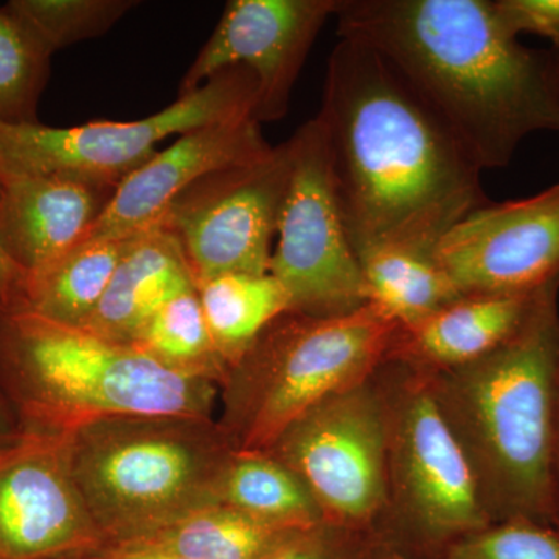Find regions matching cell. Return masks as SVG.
Returning a JSON list of instances; mask_svg holds the SVG:
<instances>
[{"label": "cell", "instance_id": "obj_5", "mask_svg": "<svg viewBox=\"0 0 559 559\" xmlns=\"http://www.w3.org/2000/svg\"><path fill=\"white\" fill-rule=\"evenodd\" d=\"M399 329L371 304L331 318L288 312L275 320L238 364L253 380L240 451H270L312 407L373 378Z\"/></svg>", "mask_w": 559, "mask_h": 559}, {"label": "cell", "instance_id": "obj_35", "mask_svg": "<svg viewBox=\"0 0 559 559\" xmlns=\"http://www.w3.org/2000/svg\"><path fill=\"white\" fill-rule=\"evenodd\" d=\"M400 559H407V558H400Z\"/></svg>", "mask_w": 559, "mask_h": 559}, {"label": "cell", "instance_id": "obj_24", "mask_svg": "<svg viewBox=\"0 0 559 559\" xmlns=\"http://www.w3.org/2000/svg\"><path fill=\"white\" fill-rule=\"evenodd\" d=\"M131 345L167 366L209 377L221 366L197 286L176 294L151 316Z\"/></svg>", "mask_w": 559, "mask_h": 559}, {"label": "cell", "instance_id": "obj_9", "mask_svg": "<svg viewBox=\"0 0 559 559\" xmlns=\"http://www.w3.org/2000/svg\"><path fill=\"white\" fill-rule=\"evenodd\" d=\"M374 377L312 407L267 451L341 527H380L389 511L388 395Z\"/></svg>", "mask_w": 559, "mask_h": 559}, {"label": "cell", "instance_id": "obj_19", "mask_svg": "<svg viewBox=\"0 0 559 559\" xmlns=\"http://www.w3.org/2000/svg\"><path fill=\"white\" fill-rule=\"evenodd\" d=\"M301 532L216 502L123 546L148 547L183 559H270Z\"/></svg>", "mask_w": 559, "mask_h": 559}, {"label": "cell", "instance_id": "obj_8", "mask_svg": "<svg viewBox=\"0 0 559 559\" xmlns=\"http://www.w3.org/2000/svg\"><path fill=\"white\" fill-rule=\"evenodd\" d=\"M395 364V362H393ZM400 366V364H396ZM403 369L385 390L389 406V510L396 540L440 554L492 524L465 451L423 371ZM393 530V532H395Z\"/></svg>", "mask_w": 559, "mask_h": 559}, {"label": "cell", "instance_id": "obj_21", "mask_svg": "<svg viewBox=\"0 0 559 559\" xmlns=\"http://www.w3.org/2000/svg\"><path fill=\"white\" fill-rule=\"evenodd\" d=\"M213 344L223 362L238 366L263 331L290 312L288 293L271 272H230L197 285Z\"/></svg>", "mask_w": 559, "mask_h": 559}, {"label": "cell", "instance_id": "obj_27", "mask_svg": "<svg viewBox=\"0 0 559 559\" xmlns=\"http://www.w3.org/2000/svg\"><path fill=\"white\" fill-rule=\"evenodd\" d=\"M406 558L389 528H348L322 524L294 536L270 559H400Z\"/></svg>", "mask_w": 559, "mask_h": 559}, {"label": "cell", "instance_id": "obj_22", "mask_svg": "<svg viewBox=\"0 0 559 559\" xmlns=\"http://www.w3.org/2000/svg\"><path fill=\"white\" fill-rule=\"evenodd\" d=\"M369 304L399 323L414 325L460 296L436 255L403 246H380L358 257Z\"/></svg>", "mask_w": 559, "mask_h": 559}, {"label": "cell", "instance_id": "obj_11", "mask_svg": "<svg viewBox=\"0 0 559 559\" xmlns=\"http://www.w3.org/2000/svg\"><path fill=\"white\" fill-rule=\"evenodd\" d=\"M290 168L288 139L264 159L205 176L171 202L159 226L179 242L194 285L230 272H270Z\"/></svg>", "mask_w": 559, "mask_h": 559}, {"label": "cell", "instance_id": "obj_34", "mask_svg": "<svg viewBox=\"0 0 559 559\" xmlns=\"http://www.w3.org/2000/svg\"><path fill=\"white\" fill-rule=\"evenodd\" d=\"M551 60H554V73L555 79H557L558 87H559V50H551Z\"/></svg>", "mask_w": 559, "mask_h": 559}, {"label": "cell", "instance_id": "obj_32", "mask_svg": "<svg viewBox=\"0 0 559 559\" xmlns=\"http://www.w3.org/2000/svg\"><path fill=\"white\" fill-rule=\"evenodd\" d=\"M554 476L555 498H557V528L559 530V396L557 407V425H555Z\"/></svg>", "mask_w": 559, "mask_h": 559}, {"label": "cell", "instance_id": "obj_31", "mask_svg": "<svg viewBox=\"0 0 559 559\" xmlns=\"http://www.w3.org/2000/svg\"><path fill=\"white\" fill-rule=\"evenodd\" d=\"M106 559H183L178 555L168 554L148 547L121 546L120 549L110 551Z\"/></svg>", "mask_w": 559, "mask_h": 559}, {"label": "cell", "instance_id": "obj_20", "mask_svg": "<svg viewBox=\"0 0 559 559\" xmlns=\"http://www.w3.org/2000/svg\"><path fill=\"white\" fill-rule=\"evenodd\" d=\"M131 237L90 238L27 277L24 310L81 326L98 307Z\"/></svg>", "mask_w": 559, "mask_h": 559}, {"label": "cell", "instance_id": "obj_30", "mask_svg": "<svg viewBox=\"0 0 559 559\" xmlns=\"http://www.w3.org/2000/svg\"><path fill=\"white\" fill-rule=\"evenodd\" d=\"M27 274L0 246V312L24 310Z\"/></svg>", "mask_w": 559, "mask_h": 559}, {"label": "cell", "instance_id": "obj_7", "mask_svg": "<svg viewBox=\"0 0 559 559\" xmlns=\"http://www.w3.org/2000/svg\"><path fill=\"white\" fill-rule=\"evenodd\" d=\"M257 92L252 72L231 68L145 119L91 121L72 128L0 120V176H57L117 187L146 164L165 139L253 117Z\"/></svg>", "mask_w": 559, "mask_h": 559}, {"label": "cell", "instance_id": "obj_3", "mask_svg": "<svg viewBox=\"0 0 559 559\" xmlns=\"http://www.w3.org/2000/svg\"><path fill=\"white\" fill-rule=\"evenodd\" d=\"M558 299L559 278L538 290L520 329L487 356L459 369L423 371L492 524L525 520L557 527Z\"/></svg>", "mask_w": 559, "mask_h": 559}, {"label": "cell", "instance_id": "obj_6", "mask_svg": "<svg viewBox=\"0 0 559 559\" xmlns=\"http://www.w3.org/2000/svg\"><path fill=\"white\" fill-rule=\"evenodd\" d=\"M80 430L86 436L69 460L73 484L95 525L130 540L218 502L224 466L198 441L171 430L117 428L114 421Z\"/></svg>", "mask_w": 559, "mask_h": 559}, {"label": "cell", "instance_id": "obj_17", "mask_svg": "<svg viewBox=\"0 0 559 559\" xmlns=\"http://www.w3.org/2000/svg\"><path fill=\"white\" fill-rule=\"evenodd\" d=\"M538 290L522 296L463 294L428 318L399 329L389 362L426 373L476 362L520 329Z\"/></svg>", "mask_w": 559, "mask_h": 559}, {"label": "cell", "instance_id": "obj_16", "mask_svg": "<svg viewBox=\"0 0 559 559\" xmlns=\"http://www.w3.org/2000/svg\"><path fill=\"white\" fill-rule=\"evenodd\" d=\"M116 187L86 180L0 176V246L31 277L81 245Z\"/></svg>", "mask_w": 559, "mask_h": 559}, {"label": "cell", "instance_id": "obj_28", "mask_svg": "<svg viewBox=\"0 0 559 559\" xmlns=\"http://www.w3.org/2000/svg\"><path fill=\"white\" fill-rule=\"evenodd\" d=\"M443 559H559V530L525 520L495 522L452 544Z\"/></svg>", "mask_w": 559, "mask_h": 559}, {"label": "cell", "instance_id": "obj_18", "mask_svg": "<svg viewBox=\"0 0 559 559\" xmlns=\"http://www.w3.org/2000/svg\"><path fill=\"white\" fill-rule=\"evenodd\" d=\"M194 286L176 238L160 226L140 231L131 238L105 296L81 329L132 344L165 301Z\"/></svg>", "mask_w": 559, "mask_h": 559}, {"label": "cell", "instance_id": "obj_23", "mask_svg": "<svg viewBox=\"0 0 559 559\" xmlns=\"http://www.w3.org/2000/svg\"><path fill=\"white\" fill-rule=\"evenodd\" d=\"M216 496L224 506L283 527L310 530L325 522L299 477L267 452H238L224 465Z\"/></svg>", "mask_w": 559, "mask_h": 559}, {"label": "cell", "instance_id": "obj_14", "mask_svg": "<svg viewBox=\"0 0 559 559\" xmlns=\"http://www.w3.org/2000/svg\"><path fill=\"white\" fill-rule=\"evenodd\" d=\"M274 146L253 117L205 124L179 135L114 190L90 238H124L159 226L171 202L212 173L264 159Z\"/></svg>", "mask_w": 559, "mask_h": 559}, {"label": "cell", "instance_id": "obj_13", "mask_svg": "<svg viewBox=\"0 0 559 559\" xmlns=\"http://www.w3.org/2000/svg\"><path fill=\"white\" fill-rule=\"evenodd\" d=\"M462 294H532L559 278V183L524 200L487 202L437 246Z\"/></svg>", "mask_w": 559, "mask_h": 559}, {"label": "cell", "instance_id": "obj_10", "mask_svg": "<svg viewBox=\"0 0 559 559\" xmlns=\"http://www.w3.org/2000/svg\"><path fill=\"white\" fill-rule=\"evenodd\" d=\"M289 139L293 168L270 272L288 293L290 312L348 314L369 304V296L342 215L325 132L314 117Z\"/></svg>", "mask_w": 559, "mask_h": 559}, {"label": "cell", "instance_id": "obj_25", "mask_svg": "<svg viewBox=\"0 0 559 559\" xmlns=\"http://www.w3.org/2000/svg\"><path fill=\"white\" fill-rule=\"evenodd\" d=\"M51 57L17 17L0 7V120L38 123Z\"/></svg>", "mask_w": 559, "mask_h": 559}, {"label": "cell", "instance_id": "obj_12", "mask_svg": "<svg viewBox=\"0 0 559 559\" xmlns=\"http://www.w3.org/2000/svg\"><path fill=\"white\" fill-rule=\"evenodd\" d=\"M337 5L340 0H230L180 81L178 97L224 70L245 68L259 86L253 119L282 120L312 44Z\"/></svg>", "mask_w": 559, "mask_h": 559}, {"label": "cell", "instance_id": "obj_15", "mask_svg": "<svg viewBox=\"0 0 559 559\" xmlns=\"http://www.w3.org/2000/svg\"><path fill=\"white\" fill-rule=\"evenodd\" d=\"M69 463L39 444L0 457V559H46L95 535Z\"/></svg>", "mask_w": 559, "mask_h": 559}, {"label": "cell", "instance_id": "obj_26", "mask_svg": "<svg viewBox=\"0 0 559 559\" xmlns=\"http://www.w3.org/2000/svg\"><path fill=\"white\" fill-rule=\"evenodd\" d=\"M134 0H10V11L50 51L98 38L123 20Z\"/></svg>", "mask_w": 559, "mask_h": 559}, {"label": "cell", "instance_id": "obj_29", "mask_svg": "<svg viewBox=\"0 0 559 559\" xmlns=\"http://www.w3.org/2000/svg\"><path fill=\"white\" fill-rule=\"evenodd\" d=\"M492 3L511 35L540 36L559 50V0H492Z\"/></svg>", "mask_w": 559, "mask_h": 559}, {"label": "cell", "instance_id": "obj_33", "mask_svg": "<svg viewBox=\"0 0 559 559\" xmlns=\"http://www.w3.org/2000/svg\"><path fill=\"white\" fill-rule=\"evenodd\" d=\"M3 425H5V419H3L2 411H0V440H2L3 437H5V430H3ZM11 450H14V448L5 447V444L0 443V457H2V455H5L7 452H10Z\"/></svg>", "mask_w": 559, "mask_h": 559}, {"label": "cell", "instance_id": "obj_2", "mask_svg": "<svg viewBox=\"0 0 559 559\" xmlns=\"http://www.w3.org/2000/svg\"><path fill=\"white\" fill-rule=\"evenodd\" d=\"M341 39L380 53L480 171L506 168L528 135L559 132L550 51L530 49L492 0H340Z\"/></svg>", "mask_w": 559, "mask_h": 559}, {"label": "cell", "instance_id": "obj_1", "mask_svg": "<svg viewBox=\"0 0 559 559\" xmlns=\"http://www.w3.org/2000/svg\"><path fill=\"white\" fill-rule=\"evenodd\" d=\"M356 255L380 246L436 253L489 202L480 168L380 53L341 39L318 114Z\"/></svg>", "mask_w": 559, "mask_h": 559}, {"label": "cell", "instance_id": "obj_4", "mask_svg": "<svg viewBox=\"0 0 559 559\" xmlns=\"http://www.w3.org/2000/svg\"><path fill=\"white\" fill-rule=\"evenodd\" d=\"M0 341L27 381L36 409L64 428L119 419L197 421L213 403L205 374L31 311L0 312Z\"/></svg>", "mask_w": 559, "mask_h": 559}]
</instances>
